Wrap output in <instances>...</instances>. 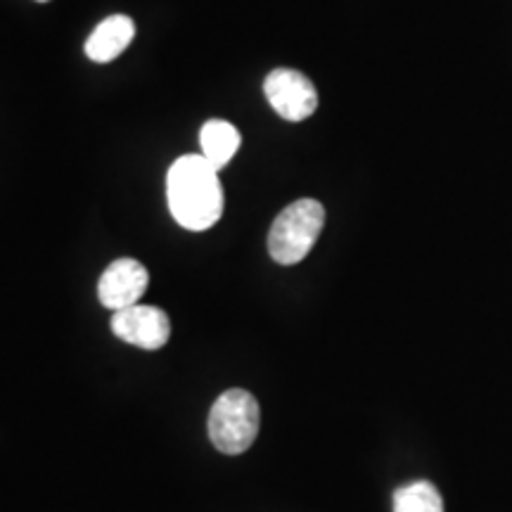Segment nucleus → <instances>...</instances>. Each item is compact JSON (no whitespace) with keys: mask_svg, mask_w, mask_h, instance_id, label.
Here are the masks:
<instances>
[{"mask_svg":"<svg viewBox=\"0 0 512 512\" xmlns=\"http://www.w3.org/2000/svg\"><path fill=\"white\" fill-rule=\"evenodd\" d=\"M166 202L178 226L202 233L221 221L223 185L219 169L202 155H185L166 174Z\"/></svg>","mask_w":512,"mask_h":512,"instance_id":"f257e3e1","label":"nucleus"},{"mask_svg":"<svg viewBox=\"0 0 512 512\" xmlns=\"http://www.w3.org/2000/svg\"><path fill=\"white\" fill-rule=\"evenodd\" d=\"M325 226V209L316 200H297L285 207L268 230V254L275 264L294 266L304 261Z\"/></svg>","mask_w":512,"mask_h":512,"instance_id":"f03ea898","label":"nucleus"},{"mask_svg":"<svg viewBox=\"0 0 512 512\" xmlns=\"http://www.w3.org/2000/svg\"><path fill=\"white\" fill-rule=\"evenodd\" d=\"M261 427V408L247 389H228L209 413V439L226 456H240L254 444Z\"/></svg>","mask_w":512,"mask_h":512,"instance_id":"7ed1b4c3","label":"nucleus"},{"mask_svg":"<svg viewBox=\"0 0 512 512\" xmlns=\"http://www.w3.org/2000/svg\"><path fill=\"white\" fill-rule=\"evenodd\" d=\"M268 105L285 121H304L318 110V91L297 69H273L264 81Z\"/></svg>","mask_w":512,"mask_h":512,"instance_id":"20e7f679","label":"nucleus"},{"mask_svg":"<svg viewBox=\"0 0 512 512\" xmlns=\"http://www.w3.org/2000/svg\"><path fill=\"white\" fill-rule=\"evenodd\" d=\"M112 332L121 342L133 344V347L155 351L162 349L171 337L169 316L157 306L133 304L128 309L114 311Z\"/></svg>","mask_w":512,"mask_h":512,"instance_id":"39448f33","label":"nucleus"},{"mask_svg":"<svg viewBox=\"0 0 512 512\" xmlns=\"http://www.w3.org/2000/svg\"><path fill=\"white\" fill-rule=\"evenodd\" d=\"M150 285V273L136 259H117L105 268L98 283V297L105 309L121 311L138 304Z\"/></svg>","mask_w":512,"mask_h":512,"instance_id":"423d86ee","label":"nucleus"},{"mask_svg":"<svg viewBox=\"0 0 512 512\" xmlns=\"http://www.w3.org/2000/svg\"><path fill=\"white\" fill-rule=\"evenodd\" d=\"M133 36H136V24H133L131 17L112 15L102 19L86 41L88 60L98 64L117 60V57L131 46Z\"/></svg>","mask_w":512,"mask_h":512,"instance_id":"0eeeda50","label":"nucleus"},{"mask_svg":"<svg viewBox=\"0 0 512 512\" xmlns=\"http://www.w3.org/2000/svg\"><path fill=\"white\" fill-rule=\"evenodd\" d=\"M240 131L230 121L223 119H209L207 124L200 128V155L207 159L211 166L223 169L230 164V159L238 155L240 150Z\"/></svg>","mask_w":512,"mask_h":512,"instance_id":"6e6552de","label":"nucleus"},{"mask_svg":"<svg viewBox=\"0 0 512 512\" xmlns=\"http://www.w3.org/2000/svg\"><path fill=\"white\" fill-rule=\"evenodd\" d=\"M394 512H444V498L427 479L403 484L394 491Z\"/></svg>","mask_w":512,"mask_h":512,"instance_id":"1a4fd4ad","label":"nucleus"},{"mask_svg":"<svg viewBox=\"0 0 512 512\" xmlns=\"http://www.w3.org/2000/svg\"><path fill=\"white\" fill-rule=\"evenodd\" d=\"M38 3H48V0H38Z\"/></svg>","mask_w":512,"mask_h":512,"instance_id":"9d476101","label":"nucleus"}]
</instances>
